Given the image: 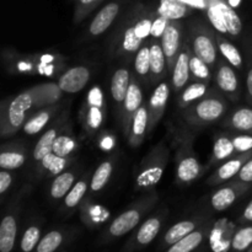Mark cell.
<instances>
[{
	"instance_id": "cell-11",
	"label": "cell",
	"mask_w": 252,
	"mask_h": 252,
	"mask_svg": "<svg viewBox=\"0 0 252 252\" xmlns=\"http://www.w3.org/2000/svg\"><path fill=\"white\" fill-rule=\"evenodd\" d=\"M143 105V93L140 85L137 83L134 78L130 80L129 89H128L127 96H126L123 105L121 107V115H122V128L125 134H129L130 126H132V121L137 111L142 107Z\"/></svg>"
},
{
	"instance_id": "cell-10",
	"label": "cell",
	"mask_w": 252,
	"mask_h": 252,
	"mask_svg": "<svg viewBox=\"0 0 252 252\" xmlns=\"http://www.w3.org/2000/svg\"><path fill=\"white\" fill-rule=\"evenodd\" d=\"M251 184H244V182L231 181L228 186H224L214 192L211 198V206L214 211L223 212L230 208L234 202L243 196L245 192L249 191Z\"/></svg>"
},
{
	"instance_id": "cell-33",
	"label": "cell",
	"mask_w": 252,
	"mask_h": 252,
	"mask_svg": "<svg viewBox=\"0 0 252 252\" xmlns=\"http://www.w3.org/2000/svg\"><path fill=\"white\" fill-rule=\"evenodd\" d=\"M110 217V212L95 203H85L81 206V219L88 226H96L103 223Z\"/></svg>"
},
{
	"instance_id": "cell-36",
	"label": "cell",
	"mask_w": 252,
	"mask_h": 252,
	"mask_svg": "<svg viewBox=\"0 0 252 252\" xmlns=\"http://www.w3.org/2000/svg\"><path fill=\"white\" fill-rule=\"evenodd\" d=\"M70 162L71 160L69 158L58 157L54 153H49L39 161V166L43 171L48 172L51 176H58L62 172H64L66 167H69Z\"/></svg>"
},
{
	"instance_id": "cell-39",
	"label": "cell",
	"mask_w": 252,
	"mask_h": 252,
	"mask_svg": "<svg viewBox=\"0 0 252 252\" xmlns=\"http://www.w3.org/2000/svg\"><path fill=\"white\" fill-rule=\"evenodd\" d=\"M113 171V162L111 160L103 161L102 164L98 165L97 169L94 172L93 177H91L90 189L93 192H100L103 187L107 185L110 181L111 175Z\"/></svg>"
},
{
	"instance_id": "cell-2",
	"label": "cell",
	"mask_w": 252,
	"mask_h": 252,
	"mask_svg": "<svg viewBox=\"0 0 252 252\" xmlns=\"http://www.w3.org/2000/svg\"><path fill=\"white\" fill-rule=\"evenodd\" d=\"M169 161V148L160 143L142 160L135 174V189L149 191L157 186L164 175Z\"/></svg>"
},
{
	"instance_id": "cell-51",
	"label": "cell",
	"mask_w": 252,
	"mask_h": 252,
	"mask_svg": "<svg viewBox=\"0 0 252 252\" xmlns=\"http://www.w3.org/2000/svg\"><path fill=\"white\" fill-rule=\"evenodd\" d=\"M12 184V176L9 170L1 169L0 171V193L4 194Z\"/></svg>"
},
{
	"instance_id": "cell-56",
	"label": "cell",
	"mask_w": 252,
	"mask_h": 252,
	"mask_svg": "<svg viewBox=\"0 0 252 252\" xmlns=\"http://www.w3.org/2000/svg\"><path fill=\"white\" fill-rule=\"evenodd\" d=\"M246 252H252V246H251V248H250V249H249V250H248V251H246Z\"/></svg>"
},
{
	"instance_id": "cell-31",
	"label": "cell",
	"mask_w": 252,
	"mask_h": 252,
	"mask_svg": "<svg viewBox=\"0 0 252 252\" xmlns=\"http://www.w3.org/2000/svg\"><path fill=\"white\" fill-rule=\"evenodd\" d=\"M235 153V147H234L230 135L228 133L218 135L214 139L211 164H218V162L226 161L231 157H234Z\"/></svg>"
},
{
	"instance_id": "cell-26",
	"label": "cell",
	"mask_w": 252,
	"mask_h": 252,
	"mask_svg": "<svg viewBox=\"0 0 252 252\" xmlns=\"http://www.w3.org/2000/svg\"><path fill=\"white\" fill-rule=\"evenodd\" d=\"M224 127L234 132L252 134V108L241 107L234 111L225 121Z\"/></svg>"
},
{
	"instance_id": "cell-41",
	"label": "cell",
	"mask_w": 252,
	"mask_h": 252,
	"mask_svg": "<svg viewBox=\"0 0 252 252\" xmlns=\"http://www.w3.org/2000/svg\"><path fill=\"white\" fill-rule=\"evenodd\" d=\"M252 246V225H245L234 233L230 252H246Z\"/></svg>"
},
{
	"instance_id": "cell-47",
	"label": "cell",
	"mask_w": 252,
	"mask_h": 252,
	"mask_svg": "<svg viewBox=\"0 0 252 252\" xmlns=\"http://www.w3.org/2000/svg\"><path fill=\"white\" fill-rule=\"evenodd\" d=\"M229 135H230L231 140H233L236 154H244V153L252 152V134L234 132L230 133Z\"/></svg>"
},
{
	"instance_id": "cell-3",
	"label": "cell",
	"mask_w": 252,
	"mask_h": 252,
	"mask_svg": "<svg viewBox=\"0 0 252 252\" xmlns=\"http://www.w3.org/2000/svg\"><path fill=\"white\" fill-rule=\"evenodd\" d=\"M226 108L225 98L214 91H209L202 100L184 110V120L192 127H206L220 120Z\"/></svg>"
},
{
	"instance_id": "cell-16",
	"label": "cell",
	"mask_w": 252,
	"mask_h": 252,
	"mask_svg": "<svg viewBox=\"0 0 252 252\" xmlns=\"http://www.w3.org/2000/svg\"><path fill=\"white\" fill-rule=\"evenodd\" d=\"M192 48L185 42L182 46L181 52L179 54L174 69H172V88L175 93H180L187 86V83L191 79V71H189V54Z\"/></svg>"
},
{
	"instance_id": "cell-46",
	"label": "cell",
	"mask_w": 252,
	"mask_h": 252,
	"mask_svg": "<svg viewBox=\"0 0 252 252\" xmlns=\"http://www.w3.org/2000/svg\"><path fill=\"white\" fill-rule=\"evenodd\" d=\"M143 39L137 36L134 31V26H130L126 30L122 39V49L126 53H134L138 52L142 47Z\"/></svg>"
},
{
	"instance_id": "cell-45",
	"label": "cell",
	"mask_w": 252,
	"mask_h": 252,
	"mask_svg": "<svg viewBox=\"0 0 252 252\" xmlns=\"http://www.w3.org/2000/svg\"><path fill=\"white\" fill-rule=\"evenodd\" d=\"M207 16H208L209 22L212 24V26L221 34H229L228 29H226V25L224 22L223 16H221L220 11L217 7L214 0H207Z\"/></svg>"
},
{
	"instance_id": "cell-19",
	"label": "cell",
	"mask_w": 252,
	"mask_h": 252,
	"mask_svg": "<svg viewBox=\"0 0 252 252\" xmlns=\"http://www.w3.org/2000/svg\"><path fill=\"white\" fill-rule=\"evenodd\" d=\"M209 234H211L209 223L202 224L193 233L185 236L184 239H181L177 243H175L174 245L167 248L164 252H194L197 249L201 248L202 244L208 238Z\"/></svg>"
},
{
	"instance_id": "cell-15",
	"label": "cell",
	"mask_w": 252,
	"mask_h": 252,
	"mask_svg": "<svg viewBox=\"0 0 252 252\" xmlns=\"http://www.w3.org/2000/svg\"><path fill=\"white\" fill-rule=\"evenodd\" d=\"M204 223H206V221L202 220L201 218L185 219V220L177 221L176 224H174V225L164 234V236H162L161 239V243H160L159 245V250L165 251L167 248L174 245L175 243H177L179 240L184 239L185 236L193 233L196 229H198L199 226Z\"/></svg>"
},
{
	"instance_id": "cell-12",
	"label": "cell",
	"mask_w": 252,
	"mask_h": 252,
	"mask_svg": "<svg viewBox=\"0 0 252 252\" xmlns=\"http://www.w3.org/2000/svg\"><path fill=\"white\" fill-rule=\"evenodd\" d=\"M170 95V86L166 81L158 84L157 88L153 91L149 101L147 102L148 116H149V125H148V133L152 132L161 120L162 115L166 108V103L169 101Z\"/></svg>"
},
{
	"instance_id": "cell-28",
	"label": "cell",
	"mask_w": 252,
	"mask_h": 252,
	"mask_svg": "<svg viewBox=\"0 0 252 252\" xmlns=\"http://www.w3.org/2000/svg\"><path fill=\"white\" fill-rule=\"evenodd\" d=\"M56 112L57 106L54 105L46 108H41L37 112L32 113L29 117V120L26 121V123L24 125V132L27 135H34L37 133H39L48 125V122L53 118Z\"/></svg>"
},
{
	"instance_id": "cell-30",
	"label": "cell",
	"mask_w": 252,
	"mask_h": 252,
	"mask_svg": "<svg viewBox=\"0 0 252 252\" xmlns=\"http://www.w3.org/2000/svg\"><path fill=\"white\" fill-rule=\"evenodd\" d=\"M214 2L223 16L226 29H228V33L233 37H238L243 31V22H241L240 16L236 14L233 6L224 0H214Z\"/></svg>"
},
{
	"instance_id": "cell-18",
	"label": "cell",
	"mask_w": 252,
	"mask_h": 252,
	"mask_svg": "<svg viewBox=\"0 0 252 252\" xmlns=\"http://www.w3.org/2000/svg\"><path fill=\"white\" fill-rule=\"evenodd\" d=\"M33 97V107L34 110H41V108L54 106L62 97V90L58 84H42V85L33 86L30 89Z\"/></svg>"
},
{
	"instance_id": "cell-32",
	"label": "cell",
	"mask_w": 252,
	"mask_h": 252,
	"mask_svg": "<svg viewBox=\"0 0 252 252\" xmlns=\"http://www.w3.org/2000/svg\"><path fill=\"white\" fill-rule=\"evenodd\" d=\"M61 134L58 132V126L57 127H52L49 129H47L43 134L41 135V138L38 139V142L36 143V147L33 150V159L37 162L41 161L46 155H48L49 153H53V144L54 140L57 139V137Z\"/></svg>"
},
{
	"instance_id": "cell-35",
	"label": "cell",
	"mask_w": 252,
	"mask_h": 252,
	"mask_svg": "<svg viewBox=\"0 0 252 252\" xmlns=\"http://www.w3.org/2000/svg\"><path fill=\"white\" fill-rule=\"evenodd\" d=\"M75 185V174L73 171H64L56 176L51 186V197L54 199H61L68 194L71 187Z\"/></svg>"
},
{
	"instance_id": "cell-25",
	"label": "cell",
	"mask_w": 252,
	"mask_h": 252,
	"mask_svg": "<svg viewBox=\"0 0 252 252\" xmlns=\"http://www.w3.org/2000/svg\"><path fill=\"white\" fill-rule=\"evenodd\" d=\"M26 161V152L24 147L16 144L2 145L0 153V167L4 170H16Z\"/></svg>"
},
{
	"instance_id": "cell-52",
	"label": "cell",
	"mask_w": 252,
	"mask_h": 252,
	"mask_svg": "<svg viewBox=\"0 0 252 252\" xmlns=\"http://www.w3.org/2000/svg\"><path fill=\"white\" fill-rule=\"evenodd\" d=\"M240 221L243 224H251L252 223V199L249 202V204L246 206V208L244 209L243 214H241Z\"/></svg>"
},
{
	"instance_id": "cell-27",
	"label": "cell",
	"mask_w": 252,
	"mask_h": 252,
	"mask_svg": "<svg viewBox=\"0 0 252 252\" xmlns=\"http://www.w3.org/2000/svg\"><path fill=\"white\" fill-rule=\"evenodd\" d=\"M209 88L208 83H202V81H193L192 84H189L184 90L181 91L179 97V107L181 110L191 107L199 100L208 95Z\"/></svg>"
},
{
	"instance_id": "cell-5",
	"label": "cell",
	"mask_w": 252,
	"mask_h": 252,
	"mask_svg": "<svg viewBox=\"0 0 252 252\" xmlns=\"http://www.w3.org/2000/svg\"><path fill=\"white\" fill-rule=\"evenodd\" d=\"M192 144L193 139L186 134L176 152V181L181 185L191 184L199 179L204 171Z\"/></svg>"
},
{
	"instance_id": "cell-8",
	"label": "cell",
	"mask_w": 252,
	"mask_h": 252,
	"mask_svg": "<svg viewBox=\"0 0 252 252\" xmlns=\"http://www.w3.org/2000/svg\"><path fill=\"white\" fill-rule=\"evenodd\" d=\"M192 52L197 57L206 62L209 66L214 68L218 59V42L217 38L211 32L202 30V31H194L192 33Z\"/></svg>"
},
{
	"instance_id": "cell-50",
	"label": "cell",
	"mask_w": 252,
	"mask_h": 252,
	"mask_svg": "<svg viewBox=\"0 0 252 252\" xmlns=\"http://www.w3.org/2000/svg\"><path fill=\"white\" fill-rule=\"evenodd\" d=\"M233 181L244 182V184H252V157L246 161V164L241 167L239 174L234 177Z\"/></svg>"
},
{
	"instance_id": "cell-6",
	"label": "cell",
	"mask_w": 252,
	"mask_h": 252,
	"mask_svg": "<svg viewBox=\"0 0 252 252\" xmlns=\"http://www.w3.org/2000/svg\"><path fill=\"white\" fill-rule=\"evenodd\" d=\"M105 118V103L100 88H93L88 94L80 111V122L88 133H94L102 126Z\"/></svg>"
},
{
	"instance_id": "cell-23",
	"label": "cell",
	"mask_w": 252,
	"mask_h": 252,
	"mask_svg": "<svg viewBox=\"0 0 252 252\" xmlns=\"http://www.w3.org/2000/svg\"><path fill=\"white\" fill-rule=\"evenodd\" d=\"M150 48V76L152 83L157 84L158 81L164 78L165 70H166V56L162 49L161 41L160 39H152L149 44Z\"/></svg>"
},
{
	"instance_id": "cell-38",
	"label": "cell",
	"mask_w": 252,
	"mask_h": 252,
	"mask_svg": "<svg viewBox=\"0 0 252 252\" xmlns=\"http://www.w3.org/2000/svg\"><path fill=\"white\" fill-rule=\"evenodd\" d=\"M217 42H218L219 52H220L221 56L224 57V59H225L231 66H234V68H243V56H241V53L239 52V49L236 48L233 43H230V42L226 41V39L221 38V37H217Z\"/></svg>"
},
{
	"instance_id": "cell-44",
	"label": "cell",
	"mask_w": 252,
	"mask_h": 252,
	"mask_svg": "<svg viewBox=\"0 0 252 252\" xmlns=\"http://www.w3.org/2000/svg\"><path fill=\"white\" fill-rule=\"evenodd\" d=\"M134 69L140 78L145 79L150 75V48L148 44L140 47L135 54Z\"/></svg>"
},
{
	"instance_id": "cell-54",
	"label": "cell",
	"mask_w": 252,
	"mask_h": 252,
	"mask_svg": "<svg viewBox=\"0 0 252 252\" xmlns=\"http://www.w3.org/2000/svg\"><path fill=\"white\" fill-rule=\"evenodd\" d=\"M78 1L80 9H85V12H84V16H85V15L88 14V9L89 11H90L95 5H97L98 2H101L102 0H78Z\"/></svg>"
},
{
	"instance_id": "cell-22",
	"label": "cell",
	"mask_w": 252,
	"mask_h": 252,
	"mask_svg": "<svg viewBox=\"0 0 252 252\" xmlns=\"http://www.w3.org/2000/svg\"><path fill=\"white\" fill-rule=\"evenodd\" d=\"M118 12H120V5L117 2H110V4L105 5L97 12V15L94 17L93 22L90 24L89 32H90L91 36H100V34H102L112 25V22L115 21Z\"/></svg>"
},
{
	"instance_id": "cell-48",
	"label": "cell",
	"mask_w": 252,
	"mask_h": 252,
	"mask_svg": "<svg viewBox=\"0 0 252 252\" xmlns=\"http://www.w3.org/2000/svg\"><path fill=\"white\" fill-rule=\"evenodd\" d=\"M169 22H170V20L165 19L164 16H161V15L158 14V16L153 20L150 37L154 39H161L162 34H164V32H165V30H166Z\"/></svg>"
},
{
	"instance_id": "cell-13",
	"label": "cell",
	"mask_w": 252,
	"mask_h": 252,
	"mask_svg": "<svg viewBox=\"0 0 252 252\" xmlns=\"http://www.w3.org/2000/svg\"><path fill=\"white\" fill-rule=\"evenodd\" d=\"M251 157L252 152L244 153V154H236L234 155V157H231L230 159L224 161L223 164L216 170V172L208 179L207 184H208L209 186H217V185H220L223 184V182H226L229 181V180L234 179V177L239 174L241 167L246 164V161H248Z\"/></svg>"
},
{
	"instance_id": "cell-20",
	"label": "cell",
	"mask_w": 252,
	"mask_h": 252,
	"mask_svg": "<svg viewBox=\"0 0 252 252\" xmlns=\"http://www.w3.org/2000/svg\"><path fill=\"white\" fill-rule=\"evenodd\" d=\"M73 233L63 229H54L42 236L34 252H62V249L70 243Z\"/></svg>"
},
{
	"instance_id": "cell-4",
	"label": "cell",
	"mask_w": 252,
	"mask_h": 252,
	"mask_svg": "<svg viewBox=\"0 0 252 252\" xmlns=\"http://www.w3.org/2000/svg\"><path fill=\"white\" fill-rule=\"evenodd\" d=\"M153 203H154L153 199H145V201H140L135 206L128 208L127 211L122 212L117 218L111 221L108 228L101 236V244H108L113 240H117V239L127 235L134 228H137L143 216L147 213Z\"/></svg>"
},
{
	"instance_id": "cell-9",
	"label": "cell",
	"mask_w": 252,
	"mask_h": 252,
	"mask_svg": "<svg viewBox=\"0 0 252 252\" xmlns=\"http://www.w3.org/2000/svg\"><path fill=\"white\" fill-rule=\"evenodd\" d=\"M182 29L181 24L177 20H170L166 30L161 37V46L167 61V70L172 71L179 54L182 49Z\"/></svg>"
},
{
	"instance_id": "cell-40",
	"label": "cell",
	"mask_w": 252,
	"mask_h": 252,
	"mask_svg": "<svg viewBox=\"0 0 252 252\" xmlns=\"http://www.w3.org/2000/svg\"><path fill=\"white\" fill-rule=\"evenodd\" d=\"M189 71H191V79L193 81H202V83H208L212 78L211 66L202 61L199 57H197L191 51L189 54Z\"/></svg>"
},
{
	"instance_id": "cell-49",
	"label": "cell",
	"mask_w": 252,
	"mask_h": 252,
	"mask_svg": "<svg viewBox=\"0 0 252 252\" xmlns=\"http://www.w3.org/2000/svg\"><path fill=\"white\" fill-rule=\"evenodd\" d=\"M152 25L153 21L147 17V19H142L137 22L134 26V31L137 33V36L139 37L140 39H145L147 37L150 36V32H152Z\"/></svg>"
},
{
	"instance_id": "cell-21",
	"label": "cell",
	"mask_w": 252,
	"mask_h": 252,
	"mask_svg": "<svg viewBox=\"0 0 252 252\" xmlns=\"http://www.w3.org/2000/svg\"><path fill=\"white\" fill-rule=\"evenodd\" d=\"M148 125H149V116H148L147 103L142 105V107L137 111L132 121L129 134H128V143L130 147L137 148L142 145L145 134L148 132Z\"/></svg>"
},
{
	"instance_id": "cell-24",
	"label": "cell",
	"mask_w": 252,
	"mask_h": 252,
	"mask_svg": "<svg viewBox=\"0 0 252 252\" xmlns=\"http://www.w3.org/2000/svg\"><path fill=\"white\" fill-rule=\"evenodd\" d=\"M17 238V219L7 213L0 224V252H12Z\"/></svg>"
},
{
	"instance_id": "cell-53",
	"label": "cell",
	"mask_w": 252,
	"mask_h": 252,
	"mask_svg": "<svg viewBox=\"0 0 252 252\" xmlns=\"http://www.w3.org/2000/svg\"><path fill=\"white\" fill-rule=\"evenodd\" d=\"M181 1L185 2L187 6L193 7V9H207V0H181Z\"/></svg>"
},
{
	"instance_id": "cell-1",
	"label": "cell",
	"mask_w": 252,
	"mask_h": 252,
	"mask_svg": "<svg viewBox=\"0 0 252 252\" xmlns=\"http://www.w3.org/2000/svg\"><path fill=\"white\" fill-rule=\"evenodd\" d=\"M33 107V97L31 91L26 90L20 93L15 98L5 101L1 105V115H0V133L1 137L6 138L16 134L20 128L32 115Z\"/></svg>"
},
{
	"instance_id": "cell-34",
	"label": "cell",
	"mask_w": 252,
	"mask_h": 252,
	"mask_svg": "<svg viewBox=\"0 0 252 252\" xmlns=\"http://www.w3.org/2000/svg\"><path fill=\"white\" fill-rule=\"evenodd\" d=\"M189 7L181 0H160L158 14L167 20H180L189 15Z\"/></svg>"
},
{
	"instance_id": "cell-42",
	"label": "cell",
	"mask_w": 252,
	"mask_h": 252,
	"mask_svg": "<svg viewBox=\"0 0 252 252\" xmlns=\"http://www.w3.org/2000/svg\"><path fill=\"white\" fill-rule=\"evenodd\" d=\"M86 191H88V181H86V179L78 181L71 187L68 194L64 197V206L68 209H73L78 207L83 201L84 196L86 194Z\"/></svg>"
},
{
	"instance_id": "cell-55",
	"label": "cell",
	"mask_w": 252,
	"mask_h": 252,
	"mask_svg": "<svg viewBox=\"0 0 252 252\" xmlns=\"http://www.w3.org/2000/svg\"><path fill=\"white\" fill-rule=\"evenodd\" d=\"M246 91H248V100L252 105V66L246 76Z\"/></svg>"
},
{
	"instance_id": "cell-57",
	"label": "cell",
	"mask_w": 252,
	"mask_h": 252,
	"mask_svg": "<svg viewBox=\"0 0 252 252\" xmlns=\"http://www.w3.org/2000/svg\"><path fill=\"white\" fill-rule=\"evenodd\" d=\"M62 252H66V251H62Z\"/></svg>"
},
{
	"instance_id": "cell-7",
	"label": "cell",
	"mask_w": 252,
	"mask_h": 252,
	"mask_svg": "<svg viewBox=\"0 0 252 252\" xmlns=\"http://www.w3.org/2000/svg\"><path fill=\"white\" fill-rule=\"evenodd\" d=\"M162 223H164V214L161 213L148 218L126 244L122 252H137L150 245L159 235Z\"/></svg>"
},
{
	"instance_id": "cell-29",
	"label": "cell",
	"mask_w": 252,
	"mask_h": 252,
	"mask_svg": "<svg viewBox=\"0 0 252 252\" xmlns=\"http://www.w3.org/2000/svg\"><path fill=\"white\" fill-rule=\"evenodd\" d=\"M130 80H132V76L126 68L117 69L113 74L112 80H111V94H112L115 102L120 105L121 107H122L123 101L127 96Z\"/></svg>"
},
{
	"instance_id": "cell-43",
	"label": "cell",
	"mask_w": 252,
	"mask_h": 252,
	"mask_svg": "<svg viewBox=\"0 0 252 252\" xmlns=\"http://www.w3.org/2000/svg\"><path fill=\"white\" fill-rule=\"evenodd\" d=\"M76 149H78V143L71 135L59 134L54 140L53 153L58 157L69 158Z\"/></svg>"
},
{
	"instance_id": "cell-17",
	"label": "cell",
	"mask_w": 252,
	"mask_h": 252,
	"mask_svg": "<svg viewBox=\"0 0 252 252\" xmlns=\"http://www.w3.org/2000/svg\"><path fill=\"white\" fill-rule=\"evenodd\" d=\"M216 83L223 94L231 97V100H236L240 93V83L233 66L220 62L217 69Z\"/></svg>"
},
{
	"instance_id": "cell-37",
	"label": "cell",
	"mask_w": 252,
	"mask_h": 252,
	"mask_svg": "<svg viewBox=\"0 0 252 252\" xmlns=\"http://www.w3.org/2000/svg\"><path fill=\"white\" fill-rule=\"evenodd\" d=\"M42 239V229L37 224L27 226L19 244L20 252H34L39 240Z\"/></svg>"
},
{
	"instance_id": "cell-14",
	"label": "cell",
	"mask_w": 252,
	"mask_h": 252,
	"mask_svg": "<svg viewBox=\"0 0 252 252\" xmlns=\"http://www.w3.org/2000/svg\"><path fill=\"white\" fill-rule=\"evenodd\" d=\"M90 80V70L84 65L73 66L68 69L59 78L58 85L63 93L75 94L83 90Z\"/></svg>"
}]
</instances>
